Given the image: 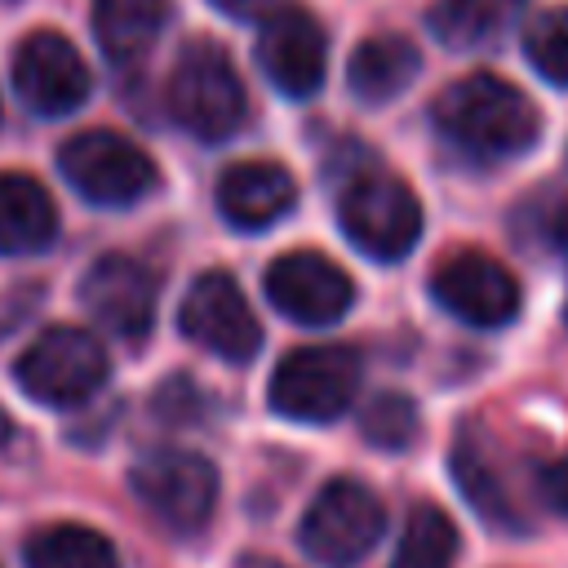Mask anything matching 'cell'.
Here are the masks:
<instances>
[{
	"instance_id": "obj_1",
	"label": "cell",
	"mask_w": 568,
	"mask_h": 568,
	"mask_svg": "<svg viewBox=\"0 0 568 568\" xmlns=\"http://www.w3.org/2000/svg\"><path fill=\"white\" fill-rule=\"evenodd\" d=\"M435 129L466 155L475 160H510L532 151L537 133H541V115L537 106L501 75L493 71H475L453 80L435 106H430Z\"/></svg>"
},
{
	"instance_id": "obj_2",
	"label": "cell",
	"mask_w": 568,
	"mask_h": 568,
	"mask_svg": "<svg viewBox=\"0 0 568 568\" xmlns=\"http://www.w3.org/2000/svg\"><path fill=\"white\" fill-rule=\"evenodd\" d=\"M169 111L200 142H226L244 124L248 93L226 49L195 40L178 53L173 75H169Z\"/></svg>"
},
{
	"instance_id": "obj_3",
	"label": "cell",
	"mask_w": 568,
	"mask_h": 568,
	"mask_svg": "<svg viewBox=\"0 0 568 568\" xmlns=\"http://www.w3.org/2000/svg\"><path fill=\"white\" fill-rule=\"evenodd\" d=\"M359 355L351 346H297L288 351L266 386V399L288 422H333L355 404Z\"/></svg>"
},
{
	"instance_id": "obj_4",
	"label": "cell",
	"mask_w": 568,
	"mask_h": 568,
	"mask_svg": "<svg viewBox=\"0 0 568 568\" xmlns=\"http://www.w3.org/2000/svg\"><path fill=\"white\" fill-rule=\"evenodd\" d=\"M58 169L89 204H102V209L138 204L160 182L155 160L115 129H84L67 138L58 151Z\"/></svg>"
},
{
	"instance_id": "obj_5",
	"label": "cell",
	"mask_w": 568,
	"mask_h": 568,
	"mask_svg": "<svg viewBox=\"0 0 568 568\" xmlns=\"http://www.w3.org/2000/svg\"><path fill=\"white\" fill-rule=\"evenodd\" d=\"M337 222L368 257L399 262L422 235V204L395 173H355L337 195Z\"/></svg>"
},
{
	"instance_id": "obj_6",
	"label": "cell",
	"mask_w": 568,
	"mask_h": 568,
	"mask_svg": "<svg viewBox=\"0 0 568 568\" xmlns=\"http://www.w3.org/2000/svg\"><path fill=\"white\" fill-rule=\"evenodd\" d=\"M111 373V359L102 351V342L84 328L71 324H53L44 328L13 364L18 386L49 408H71L84 404Z\"/></svg>"
},
{
	"instance_id": "obj_7",
	"label": "cell",
	"mask_w": 568,
	"mask_h": 568,
	"mask_svg": "<svg viewBox=\"0 0 568 568\" xmlns=\"http://www.w3.org/2000/svg\"><path fill=\"white\" fill-rule=\"evenodd\" d=\"M133 497L169 532H200L217 506V470L191 448H151L129 470Z\"/></svg>"
},
{
	"instance_id": "obj_8",
	"label": "cell",
	"mask_w": 568,
	"mask_h": 568,
	"mask_svg": "<svg viewBox=\"0 0 568 568\" xmlns=\"http://www.w3.org/2000/svg\"><path fill=\"white\" fill-rule=\"evenodd\" d=\"M386 528V510L359 479H328L302 515V550L324 568H355Z\"/></svg>"
},
{
	"instance_id": "obj_9",
	"label": "cell",
	"mask_w": 568,
	"mask_h": 568,
	"mask_svg": "<svg viewBox=\"0 0 568 568\" xmlns=\"http://www.w3.org/2000/svg\"><path fill=\"white\" fill-rule=\"evenodd\" d=\"M178 328L195 346L222 355L226 364H244L262 346V324H257L253 306L244 302L240 284L226 271H204L186 288L182 311H178Z\"/></svg>"
},
{
	"instance_id": "obj_10",
	"label": "cell",
	"mask_w": 568,
	"mask_h": 568,
	"mask_svg": "<svg viewBox=\"0 0 568 568\" xmlns=\"http://www.w3.org/2000/svg\"><path fill=\"white\" fill-rule=\"evenodd\" d=\"M430 293L435 302L457 315L462 324H475V328H501L506 320H515L524 293H519V280L488 253L479 248H462L453 257H444L430 275Z\"/></svg>"
},
{
	"instance_id": "obj_11",
	"label": "cell",
	"mask_w": 568,
	"mask_h": 568,
	"mask_svg": "<svg viewBox=\"0 0 568 568\" xmlns=\"http://www.w3.org/2000/svg\"><path fill=\"white\" fill-rule=\"evenodd\" d=\"M266 297L280 315L297 320V324H333L351 311L355 302V284L351 275L324 257L320 248H293L284 257H275L266 266Z\"/></svg>"
},
{
	"instance_id": "obj_12",
	"label": "cell",
	"mask_w": 568,
	"mask_h": 568,
	"mask_svg": "<svg viewBox=\"0 0 568 568\" xmlns=\"http://www.w3.org/2000/svg\"><path fill=\"white\" fill-rule=\"evenodd\" d=\"M13 89L40 115H67L89 98V67L62 31H27L13 49Z\"/></svg>"
},
{
	"instance_id": "obj_13",
	"label": "cell",
	"mask_w": 568,
	"mask_h": 568,
	"mask_svg": "<svg viewBox=\"0 0 568 568\" xmlns=\"http://www.w3.org/2000/svg\"><path fill=\"white\" fill-rule=\"evenodd\" d=\"M80 302L106 333H115L124 342H142L155 324L160 284H155L151 266H142L138 257L102 253L80 280Z\"/></svg>"
},
{
	"instance_id": "obj_14",
	"label": "cell",
	"mask_w": 568,
	"mask_h": 568,
	"mask_svg": "<svg viewBox=\"0 0 568 568\" xmlns=\"http://www.w3.org/2000/svg\"><path fill=\"white\" fill-rule=\"evenodd\" d=\"M257 67L266 80L288 98H311L324 84L328 67V40L324 27L306 9H275L257 31Z\"/></svg>"
},
{
	"instance_id": "obj_15",
	"label": "cell",
	"mask_w": 568,
	"mask_h": 568,
	"mask_svg": "<svg viewBox=\"0 0 568 568\" xmlns=\"http://www.w3.org/2000/svg\"><path fill=\"white\" fill-rule=\"evenodd\" d=\"M297 204V182L275 160H240L217 178V209L240 231H262Z\"/></svg>"
},
{
	"instance_id": "obj_16",
	"label": "cell",
	"mask_w": 568,
	"mask_h": 568,
	"mask_svg": "<svg viewBox=\"0 0 568 568\" xmlns=\"http://www.w3.org/2000/svg\"><path fill=\"white\" fill-rule=\"evenodd\" d=\"M58 235L53 195L31 173H0V257L40 253Z\"/></svg>"
},
{
	"instance_id": "obj_17",
	"label": "cell",
	"mask_w": 568,
	"mask_h": 568,
	"mask_svg": "<svg viewBox=\"0 0 568 568\" xmlns=\"http://www.w3.org/2000/svg\"><path fill=\"white\" fill-rule=\"evenodd\" d=\"M417 67H422V53L408 36H368L346 62V84L359 102L382 106L417 80Z\"/></svg>"
},
{
	"instance_id": "obj_18",
	"label": "cell",
	"mask_w": 568,
	"mask_h": 568,
	"mask_svg": "<svg viewBox=\"0 0 568 568\" xmlns=\"http://www.w3.org/2000/svg\"><path fill=\"white\" fill-rule=\"evenodd\" d=\"M519 13H524V0H435L426 13V27L444 49L466 53V49L497 44Z\"/></svg>"
},
{
	"instance_id": "obj_19",
	"label": "cell",
	"mask_w": 568,
	"mask_h": 568,
	"mask_svg": "<svg viewBox=\"0 0 568 568\" xmlns=\"http://www.w3.org/2000/svg\"><path fill=\"white\" fill-rule=\"evenodd\" d=\"M169 0H93V36L106 58L138 62L164 31Z\"/></svg>"
},
{
	"instance_id": "obj_20",
	"label": "cell",
	"mask_w": 568,
	"mask_h": 568,
	"mask_svg": "<svg viewBox=\"0 0 568 568\" xmlns=\"http://www.w3.org/2000/svg\"><path fill=\"white\" fill-rule=\"evenodd\" d=\"M27 568H120L115 546L84 524H49L27 541Z\"/></svg>"
},
{
	"instance_id": "obj_21",
	"label": "cell",
	"mask_w": 568,
	"mask_h": 568,
	"mask_svg": "<svg viewBox=\"0 0 568 568\" xmlns=\"http://www.w3.org/2000/svg\"><path fill=\"white\" fill-rule=\"evenodd\" d=\"M457 559V528L439 506H417L399 532L390 568H453Z\"/></svg>"
},
{
	"instance_id": "obj_22",
	"label": "cell",
	"mask_w": 568,
	"mask_h": 568,
	"mask_svg": "<svg viewBox=\"0 0 568 568\" xmlns=\"http://www.w3.org/2000/svg\"><path fill=\"white\" fill-rule=\"evenodd\" d=\"M453 475H457V488L466 493V501H470L488 524L515 528L510 506H506V493H501L493 466L484 462V453H479L470 439H457V448H453Z\"/></svg>"
},
{
	"instance_id": "obj_23",
	"label": "cell",
	"mask_w": 568,
	"mask_h": 568,
	"mask_svg": "<svg viewBox=\"0 0 568 568\" xmlns=\"http://www.w3.org/2000/svg\"><path fill=\"white\" fill-rule=\"evenodd\" d=\"M524 58L532 71L559 89H568V9H546L524 31Z\"/></svg>"
},
{
	"instance_id": "obj_24",
	"label": "cell",
	"mask_w": 568,
	"mask_h": 568,
	"mask_svg": "<svg viewBox=\"0 0 568 568\" xmlns=\"http://www.w3.org/2000/svg\"><path fill=\"white\" fill-rule=\"evenodd\" d=\"M359 430H364V439H368L373 448L399 453V448H408L413 435H417V408H413V399H404V395H377V399L364 408Z\"/></svg>"
},
{
	"instance_id": "obj_25",
	"label": "cell",
	"mask_w": 568,
	"mask_h": 568,
	"mask_svg": "<svg viewBox=\"0 0 568 568\" xmlns=\"http://www.w3.org/2000/svg\"><path fill=\"white\" fill-rule=\"evenodd\" d=\"M537 493H541V501H546L555 515L568 519V453L555 457V462H546V466L537 470Z\"/></svg>"
},
{
	"instance_id": "obj_26",
	"label": "cell",
	"mask_w": 568,
	"mask_h": 568,
	"mask_svg": "<svg viewBox=\"0 0 568 568\" xmlns=\"http://www.w3.org/2000/svg\"><path fill=\"white\" fill-rule=\"evenodd\" d=\"M209 4L222 9L226 18H240V22H248V18H262L266 22L275 9H284L280 0H209Z\"/></svg>"
},
{
	"instance_id": "obj_27",
	"label": "cell",
	"mask_w": 568,
	"mask_h": 568,
	"mask_svg": "<svg viewBox=\"0 0 568 568\" xmlns=\"http://www.w3.org/2000/svg\"><path fill=\"white\" fill-rule=\"evenodd\" d=\"M240 568H280V564H271V559H244Z\"/></svg>"
}]
</instances>
